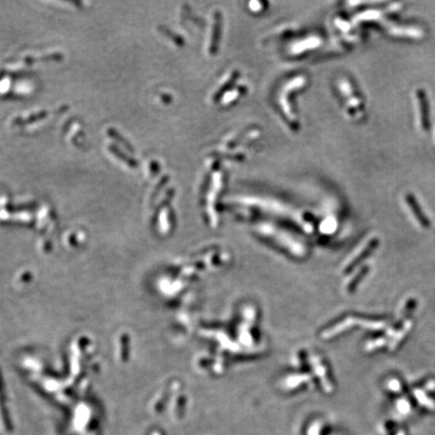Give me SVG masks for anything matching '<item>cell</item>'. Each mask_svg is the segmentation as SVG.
<instances>
[{"instance_id":"obj_2","label":"cell","mask_w":435,"mask_h":435,"mask_svg":"<svg viewBox=\"0 0 435 435\" xmlns=\"http://www.w3.org/2000/svg\"><path fill=\"white\" fill-rule=\"evenodd\" d=\"M418 100L420 101V111H421V126L424 130L429 129V114H428V103L422 92L417 94Z\"/></svg>"},{"instance_id":"obj_3","label":"cell","mask_w":435,"mask_h":435,"mask_svg":"<svg viewBox=\"0 0 435 435\" xmlns=\"http://www.w3.org/2000/svg\"><path fill=\"white\" fill-rule=\"evenodd\" d=\"M110 150L117 156V157H119V158H122L128 165H130L131 167H136L137 165H138V163H137V161L135 160V159H133V158H131V157H129V156H127V155H125V154H123V152H121L115 145H111L110 147Z\"/></svg>"},{"instance_id":"obj_4","label":"cell","mask_w":435,"mask_h":435,"mask_svg":"<svg viewBox=\"0 0 435 435\" xmlns=\"http://www.w3.org/2000/svg\"><path fill=\"white\" fill-rule=\"evenodd\" d=\"M415 307H416V300L413 299V298L409 299L408 302L406 303V306H405L404 311H403V314H402V318L399 320V322L402 323V322L405 321L407 318H409V317L412 315V313H413Z\"/></svg>"},{"instance_id":"obj_1","label":"cell","mask_w":435,"mask_h":435,"mask_svg":"<svg viewBox=\"0 0 435 435\" xmlns=\"http://www.w3.org/2000/svg\"><path fill=\"white\" fill-rule=\"evenodd\" d=\"M406 202H407L408 206L410 207V209H411L413 215L415 216V219L421 225V227H423L424 229H429L430 228V221L428 220V218L422 211V208L419 205V203L417 202L416 198L412 194L409 193V194L406 195Z\"/></svg>"},{"instance_id":"obj_5","label":"cell","mask_w":435,"mask_h":435,"mask_svg":"<svg viewBox=\"0 0 435 435\" xmlns=\"http://www.w3.org/2000/svg\"><path fill=\"white\" fill-rule=\"evenodd\" d=\"M108 134L110 135V136H112L113 138H115V139H117L118 141H120L127 149H130L131 151L133 150L132 149V147H131V145H130V143H128L125 139H123L122 138V136H120V134L115 130V129H113V128H110L109 130H108Z\"/></svg>"},{"instance_id":"obj_6","label":"cell","mask_w":435,"mask_h":435,"mask_svg":"<svg viewBox=\"0 0 435 435\" xmlns=\"http://www.w3.org/2000/svg\"><path fill=\"white\" fill-rule=\"evenodd\" d=\"M46 116V113L45 112H41V113H39V114H36V115H32V116H29L27 119H25L24 121H22L21 123H19V124H24V123H29V122H33L34 120H37V119H41V118H44Z\"/></svg>"}]
</instances>
